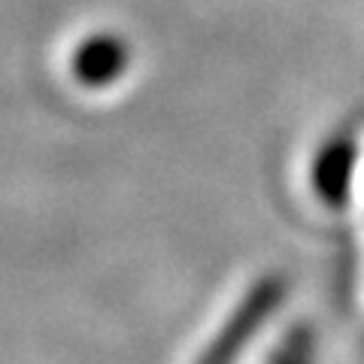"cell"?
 <instances>
[{
	"label": "cell",
	"mask_w": 364,
	"mask_h": 364,
	"mask_svg": "<svg viewBox=\"0 0 364 364\" xmlns=\"http://www.w3.org/2000/svg\"><path fill=\"white\" fill-rule=\"evenodd\" d=\"M282 298H286V279L277 277V273L261 277L255 286L246 291V298L234 306V313L228 316L222 331L213 337V343L200 352V358L195 364H234V358L240 355V349L261 331V325L279 310Z\"/></svg>",
	"instance_id": "obj_1"
},
{
	"label": "cell",
	"mask_w": 364,
	"mask_h": 364,
	"mask_svg": "<svg viewBox=\"0 0 364 364\" xmlns=\"http://www.w3.org/2000/svg\"><path fill=\"white\" fill-rule=\"evenodd\" d=\"M361 170H364V140L352 128H340L316 149L310 161V186L318 200L340 210L358 191Z\"/></svg>",
	"instance_id": "obj_2"
},
{
	"label": "cell",
	"mask_w": 364,
	"mask_h": 364,
	"mask_svg": "<svg viewBox=\"0 0 364 364\" xmlns=\"http://www.w3.org/2000/svg\"><path fill=\"white\" fill-rule=\"evenodd\" d=\"M124 46L112 43V40H95L88 43L82 52H79V76L88 79V82H107V79L116 76L119 64H124Z\"/></svg>",
	"instance_id": "obj_3"
},
{
	"label": "cell",
	"mask_w": 364,
	"mask_h": 364,
	"mask_svg": "<svg viewBox=\"0 0 364 364\" xmlns=\"http://www.w3.org/2000/svg\"><path fill=\"white\" fill-rule=\"evenodd\" d=\"M316 352V337L306 325H298L282 337V343L273 349V355L267 364H313Z\"/></svg>",
	"instance_id": "obj_4"
}]
</instances>
